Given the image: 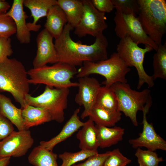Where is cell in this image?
<instances>
[{
	"label": "cell",
	"mask_w": 166,
	"mask_h": 166,
	"mask_svg": "<svg viewBox=\"0 0 166 166\" xmlns=\"http://www.w3.org/2000/svg\"><path fill=\"white\" fill-rule=\"evenodd\" d=\"M73 28L68 23L65 26L61 35L55 39L54 46L57 62L66 63L76 67L82 66L85 61L96 62L108 58L109 43L103 33L96 37L90 45L76 42L70 36Z\"/></svg>",
	"instance_id": "cell-1"
},
{
	"label": "cell",
	"mask_w": 166,
	"mask_h": 166,
	"mask_svg": "<svg viewBox=\"0 0 166 166\" xmlns=\"http://www.w3.org/2000/svg\"><path fill=\"white\" fill-rule=\"evenodd\" d=\"M28 75L23 65L15 58L0 62V91L11 94L21 109L26 104L25 97L30 90Z\"/></svg>",
	"instance_id": "cell-2"
},
{
	"label": "cell",
	"mask_w": 166,
	"mask_h": 166,
	"mask_svg": "<svg viewBox=\"0 0 166 166\" xmlns=\"http://www.w3.org/2000/svg\"><path fill=\"white\" fill-rule=\"evenodd\" d=\"M137 16L145 34L157 45L166 32V1L137 0Z\"/></svg>",
	"instance_id": "cell-3"
},
{
	"label": "cell",
	"mask_w": 166,
	"mask_h": 166,
	"mask_svg": "<svg viewBox=\"0 0 166 166\" xmlns=\"http://www.w3.org/2000/svg\"><path fill=\"white\" fill-rule=\"evenodd\" d=\"M130 71L129 67L117 52L105 60L96 62H84L77 70L76 76L79 78L92 74H98L105 78L102 84L110 87L117 82L127 83L126 76Z\"/></svg>",
	"instance_id": "cell-4"
},
{
	"label": "cell",
	"mask_w": 166,
	"mask_h": 166,
	"mask_svg": "<svg viewBox=\"0 0 166 166\" xmlns=\"http://www.w3.org/2000/svg\"><path fill=\"white\" fill-rule=\"evenodd\" d=\"M77 71L76 67L60 62L27 71L30 84H43L56 88L78 87V82L71 81Z\"/></svg>",
	"instance_id": "cell-5"
},
{
	"label": "cell",
	"mask_w": 166,
	"mask_h": 166,
	"mask_svg": "<svg viewBox=\"0 0 166 166\" xmlns=\"http://www.w3.org/2000/svg\"><path fill=\"white\" fill-rule=\"evenodd\" d=\"M110 87L116 96L119 111L129 118L134 126H138L137 113L142 111L146 104L152 99L150 90L146 89L136 91L132 89L127 83L117 82Z\"/></svg>",
	"instance_id": "cell-6"
},
{
	"label": "cell",
	"mask_w": 166,
	"mask_h": 166,
	"mask_svg": "<svg viewBox=\"0 0 166 166\" xmlns=\"http://www.w3.org/2000/svg\"><path fill=\"white\" fill-rule=\"evenodd\" d=\"M69 88H53L46 86L44 92L34 97L27 94L26 104L43 108L47 110L52 121L62 123L65 120V110L67 108Z\"/></svg>",
	"instance_id": "cell-7"
},
{
	"label": "cell",
	"mask_w": 166,
	"mask_h": 166,
	"mask_svg": "<svg viewBox=\"0 0 166 166\" xmlns=\"http://www.w3.org/2000/svg\"><path fill=\"white\" fill-rule=\"evenodd\" d=\"M117 50V53L128 66L136 68L139 77L137 89H140L144 84L148 85V88L152 87L154 80L152 76L145 72L143 62L145 54L152 50L153 48L149 45H145L144 48L140 47L130 38L125 37L120 39Z\"/></svg>",
	"instance_id": "cell-8"
},
{
	"label": "cell",
	"mask_w": 166,
	"mask_h": 166,
	"mask_svg": "<svg viewBox=\"0 0 166 166\" xmlns=\"http://www.w3.org/2000/svg\"><path fill=\"white\" fill-rule=\"evenodd\" d=\"M114 22L115 34L120 39L128 37L137 45H149L157 50L158 45L145 34L137 17L116 10Z\"/></svg>",
	"instance_id": "cell-9"
},
{
	"label": "cell",
	"mask_w": 166,
	"mask_h": 166,
	"mask_svg": "<svg viewBox=\"0 0 166 166\" xmlns=\"http://www.w3.org/2000/svg\"><path fill=\"white\" fill-rule=\"evenodd\" d=\"M83 14L74 33L79 38L90 35L96 37L103 33L108 26L105 22V13L97 10L90 0H82Z\"/></svg>",
	"instance_id": "cell-10"
},
{
	"label": "cell",
	"mask_w": 166,
	"mask_h": 166,
	"mask_svg": "<svg viewBox=\"0 0 166 166\" xmlns=\"http://www.w3.org/2000/svg\"><path fill=\"white\" fill-rule=\"evenodd\" d=\"M34 143L29 129L14 131L0 142V159L22 156L26 154Z\"/></svg>",
	"instance_id": "cell-11"
},
{
	"label": "cell",
	"mask_w": 166,
	"mask_h": 166,
	"mask_svg": "<svg viewBox=\"0 0 166 166\" xmlns=\"http://www.w3.org/2000/svg\"><path fill=\"white\" fill-rule=\"evenodd\" d=\"M152 103L151 99L146 104L142 111L143 128L142 132L139 134L138 137L130 139L128 142L134 148L144 147L153 151L157 150L166 151V141L156 133L152 124L149 123L147 119L146 115Z\"/></svg>",
	"instance_id": "cell-12"
},
{
	"label": "cell",
	"mask_w": 166,
	"mask_h": 166,
	"mask_svg": "<svg viewBox=\"0 0 166 166\" xmlns=\"http://www.w3.org/2000/svg\"><path fill=\"white\" fill-rule=\"evenodd\" d=\"M78 83V91L75 101L79 106L84 107L81 116L83 119L89 117L101 86L96 79L89 76L79 78Z\"/></svg>",
	"instance_id": "cell-13"
},
{
	"label": "cell",
	"mask_w": 166,
	"mask_h": 166,
	"mask_svg": "<svg viewBox=\"0 0 166 166\" xmlns=\"http://www.w3.org/2000/svg\"><path fill=\"white\" fill-rule=\"evenodd\" d=\"M53 38L45 29L38 34L36 39L37 51L33 62V68L47 65L48 63L57 62Z\"/></svg>",
	"instance_id": "cell-14"
},
{
	"label": "cell",
	"mask_w": 166,
	"mask_h": 166,
	"mask_svg": "<svg viewBox=\"0 0 166 166\" xmlns=\"http://www.w3.org/2000/svg\"><path fill=\"white\" fill-rule=\"evenodd\" d=\"M23 0H14L11 8L6 14L15 23L18 40L22 44H27L30 42L31 34L26 22L27 16L24 10Z\"/></svg>",
	"instance_id": "cell-15"
},
{
	"label": "cell",
	"mask_w": 166,
	"mask_h": 166,
	"mask_svg": "<svg viewBox=\"0 0 166 166\" xmlns=\"http://www.w3.org/2000/svg\"><path fill=\"white\" fill-rule=\"evenodd\" d=\"M80 111V108L76 109L60 132L48 141L40 142V145L47 150L53 151L57 144L65 141L78 131L84 124V122L80 120L78 115Z\"/></svg>",
	"instance_id": "cell-16"
},
{
	"label": "cell",
	"mask_w": 166,
	"mask_h": 166,
	"mask_svg": "<svg viewBox=\"0 0 166 166\" xmlns=\"http://www.w3.org/2000/svg\"><path fill=\"white\" fill-rule=\"evenodd\" d=\"M57 4L56 0H24L23 6L29 9L33 18L32 22L27 23L29 31L37 32L41 26L37 24L42 18L46 17L50 9Z\"/></svg>",
	"instance_id": "cell-17"
},
{
	"label": "cell",
	"mask_w": 166,
	"mask_h": 166,
	"mask_svg": "<svg viewBox=\"0 0 166 166\" xmlns=\"http://www.w3.org/2000/svg\"><path fill=\"white\" fill-rule=\"evenodd\" d=\"M76 135L81 150L97 151L99 147L97 129L94 123L90 119L84 122Z\"/></svg>",
	"instance_id": "cell-18"
},
{
	"label": "cell",
	"mask_w": 166,
	"mask_h": 166,
	"mask_svg": "<svg viewBox=\"0 0 166 166\" xmlns=\"http://www.w3.org/2000/svg\"><path fill=\"white\" fill-rule=\"evenodd\" d=\"M44 27L53 38L56 39L61 34L65 25L67 23L64 11L57 4L49 10Z\"/></svg>",
	"instance_id": "cell-19"
},
{
	"label": "cell",
	"mask_w": 166,
	"mask_h": 166,
	"mask_svg": "<svg viewBox=\"0 0 166 166\" xmlns=\"http://www.w3.org/2000/svg\"><path fill=\"white\" fill-rule=\"evenodd\" d=\"M21 109L23 124L26 129L52 121L49 112L43 108L26 104Z\"/></svg>",
	"instance_id": "cell-20"
},
{
	"label": "cell",
	"mask_w": 166,
	"mask_h": 166,
	"mask_svg": "<svg viewBox=\"0 0 166 166\" xmlns=\"http://www.w3.org/2000/svg\"><path fill=\"white\" fill-rule=\"evenodd\" d=\"M99 147L108 148L116 144L123 139L124 129L118 126L111 128L95 124Z\"/></svg>",
	"instance_id": "cell-21"
},
{
	"label": "cell",
	"mask_w": 166,
	"mask_h": 166,
	"mask_svg": "<svg viewBox=\"0 0 166 166\" xmlns=\"http://www.w3.org/2000/svg\"><path fill=\"white\" fill-rule=\"evenodd\" d=\"M121 115L120 112L111 111L94 105L89 117L96 125L111 127L121 120Z\"/></svg>",
	"instance_id": "cell-22"
},
{
	"label": "cell",
	"mask_w": 166,
	"mask_h": 166,
	"mask_svg": "<svg viewBox=\"0 0 166 166\" xmlns=\"http://www.w3.org/2000/svg\"><path fill=\"white\" fill-rule=\"evenodd\" d=\"M0 113L8 119L19 131L26 129L22 117V109L17 108L10 99L0 93Z\"/></svg>",
	"instance_id": "cell-23"
},
{
	"label": "cell",
	"mask_w": 166,
	"mask_h": 166,
	"mask_svg": "<svg viewBox=\"0 0 166 166\" xmlns=\"http://www.w3.org/2000/svg\"><path fill=\"white\" fill-rule=\"evenodd\" d=\"M57 4L65 14L68 22L74 29L80 22L83 13L82 0H58Z\"/></svg>",
	"instance_id": "cell-24"
},
{
	"label": "cell",
	"mask_w": 166,
	"mask_h": 166,
	"mask_svg": "<svg viewBox=\"0 0 166 166\" xmlns=\"http://www.w3.org/2000/svg\"><path fill=\"white\" fill-rule=\"evenodd\" d=\"M57 155L40 145L35 147L28 158L29 162L34 166H58Z\"/></svg>",
	"instance_id": "cell-25"
},
{
	"label": "cell",
	"mask_w": 166,
	"mask_h": 166,
	"mask_svg": "<svg viewBox=\"0 0 166 166\" xmlns=\"http://www.w3.org/2000/svg\"><path fill=\"white\" fill-rule=\"evenodd\" d=\"M94 105L111 111H119L116 96L110 86H101Z\"/></svg>",
	"instance_id": "cell-26"
},
{
	"label": "cell",
	"mask_w": 166,
	"mask_h": 166,
	"mask_svg": "<svg viewBox=\"0 0 166 166\" xmlns=\"http://www.w3.org/2000/svg\"><path fill=\"white\" fill-rule=\"evenodd\" d=\"M153 57V80L160 78L166 80V42L158 45V48Z\"/></svg>",
	"instance_id": "cell-27"
},
{
	"label": "cell",
	"mask_w": 166,
	"mask_h": 166,
	"mask_svg": "<svg viewBox=\"0 0 166 166\" xmlns=\"http://www.w3.org/2000/svg\"><path fill=\"white\" fill-rule=\"evenodd\" d=\"M139 166H158L159 163L164 161L155 151L143 150L138 148L135 154Z\"/></svg>",
	"instance_id": "cell-28"
},
{
	"label": "cell",
	"mask_w": 166,
	"mask_h": 166,
	"mask_svg": "<svg viewBox=\"0 0 166 166\" xmlns=\"http://www.w3.org/2000/svg\"><path fill=\"white\" fill-rule=\"evenodd\" d=\"M97 153L98 151L84 150L75 152H65L58 155V157L62 161L60 166H72L76 163L86 160Z\"/></svg>",
	"instance_id": "cell-29"
},
{
	"label": "cell",
	"mask_w": 166,
	"mask_h": 166,
	"mask_svg": "<svg viewBox=\"0 0 166 166\" xmlns=\"http://www.w3.org/2000/svg\"><path fill=\"white\" fill-rule=\"evenodd\" d=\"M116 10L127 15L137 17L139 6L136 0H111Z\"/></svg>",
	"instance_id": "cell-30"
},
{
	"label": "cell",
	"mask_w": 166,
	"mask_h": 166,
	"mask_svg": "<svg viewBox=\"0 0 166 166\" xmlns=\"http://www.w3.org/2000/svg\"><path fill=\"white\" fill-rule=\"evenodd\" d=\"M16 33L15 23L6 13H0V37H10Z\"/></svg>",
	"instance_id": "cell-31"
},
{
	"label": "cell",
	"mask_w": 166,
	"mask_h": 166,
	"mask_svg": "<svg viewBox=\"0 0 166 166\" xmlns=\"http://www.w3.org/2000/svg\"><path fill=\"white\" fill-rule=\"evenodd\" d=\"M131 162V160L124 156L119 148H117L110 151L103 166H126Z\"/></svg>",
	"instance_id": "cell-32"
},
{
	"label": "cell",
	"mask_w": 166,
	"mask_h": 166,
	"mask_svg": "<svg viewBox=\"0 0 166 166\" xmlns=\"http://www.w3.org/2000/svg\"><path fill=\"white\" fill-rule=\"evenodd\" d=\"M110 151L99 154L98 153L91 156L84 162L72 166H103L104 162L109 155Z\"/></svg>",
	"instance_id": "cell-33"
},
{
	"label": "cell",
	"mask_w": 166,
	"mask_h": 166,
	"mask_svg": "<svg viewBox=\"0 0 166 166\" xmlns=\"http://www.w3.org/2000/svg\"><path fill=\"white\" fill-rule=\"evenodd\" d=\"M13 53L10 37H0V62L10 56Z\"/></svg>",
	"instance_id": "cell-34"
},
{
	"label": "cell",
	"mask_w": 166,
	"mask_h": 166,
	"mask_svg": "<svg viewBox=\"0 0 166 166\" xmlns=\"http://www.w3.org/2000/svg\"><path fill=\"white\" fill-rule=\"evenodd\" d=\"M14 131L13 124L0 113V142Z\"/></svg>",
	"instance_id": "cell-35"
},
{
	"label": "cell",
	"mask_w": 166,
	"mask_h": 166,
	"mask_svg": "<svg viewBox=\"0 0 166 166\" xmlns=\"http://www.w3.org/2000/svg\"><path fill=\"white\" fill-rule=\"evenodd\" d=\"M94 6L98 11L103 13H109L115 6L111 0H91Z\"/></svg>",
	"instance_id": "cell-36"
},
{
	"label": "cell",
	"mask_w": 166,
	"mask_h": 166,
	"mask_svg": "<svg viewBox=\"0 0 166 166\" xmlns=\"http://www.w3.org/2000/svg\"><path fill=\"white\" fill-rule=\"evenodd\" d=\"M9 3L5 0H0V13H6L10 8Z\"/></svg>",
	"instance_id": "cell-37"
},
{
	"label": "cell",
	"mask_w": 166,
	"mask_h": 166,
	"mask_svg": "<svg viewBox=\"0 0 166 166\" xmlns=\"http://www.w3.org/2000/svg\"><path fill=\"white\" fill-rule=\"evenodd\" d=\"M10 157L0 159V166H8L10 162Z\"/></svg>",
	"instance_id": "cell-38"
}]
</instances>
